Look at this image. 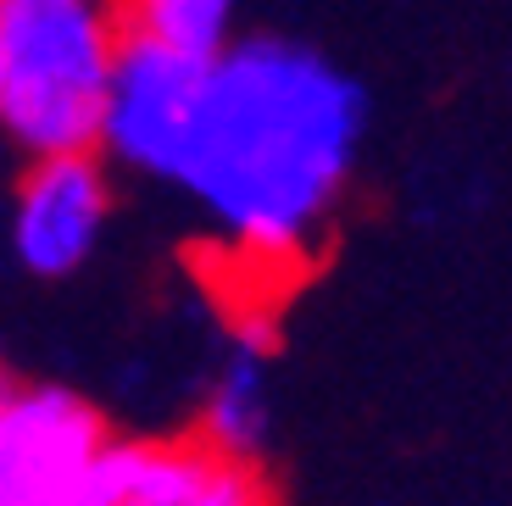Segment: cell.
<instances>
[{"instance_id":"1","label":"cell","mask_w":512,"mask_h":506,"mask_svg":"<svg viewBox=\"0 0 512 506\" xmlns=\"http://www.w3.org/2000/svg\"><path fill=\"white\" fill-rule=\"evenodd\" d=\"M368 95L340 62L284 34H240L206 62L201 117L173 190L229 273L240 323L290 290L334 240L357 178Z\"/></svg>"},{"instance_id":"2","label":"cell","mask_w":512,"mask_h":506,"mask_svg":"<svg viewBox=\"0 0 512 506\" xmlns=\"http://www.w3.org/2000/svg\"><path fill=\"white\" fill-rule=\"evenodd\" d=\"M123 0H0V134L34 156L95 151Z\"/></svg>"},{"instance_id":"3","label":"cell","mask_w":512,"mask_h":506,"mask_svg":"<svg viewBox=\"0 0 512 506\" xmlns=\"http://www.w3.org/2000/svg\"><path fill=\"white\" fill-rule=\"evenodd\" d=\"M201 89L206 62L162 51L151 39H123L112 78H106L95 156L145 184H173L190 151L195 117H201Z\"/></svg>"},{"instance_id":"4","label":"cell","mask_w":512,"mask_h":506,"mask_svg":"<svg viewBox=\"0 0 512 506\" xmlns=\"http://www.w3.org/2000/svg\"><path fill=\"white\" fill-rule=\"evenodd\" d=\"M117 212L112 167L95 151L78 156H34L23 178L12 184L0 223H6V251L12 273L28 279H73L95 262L106 228Z\"/></svg>"},{"instance_id":"5","label":"cell","mask_w":512,"mask_h":506,"mask_svg":"<svg viewBox=\"0 0 512 506\" xmlns=\"http://www.w3.org/2000/svg\"><path fill=\"white\" fill-rule=\"evenodd\" d=\"M112 506H279L262 462L212 445L206 434H112L101 462Z\"/></svg>"},{"instance_id":"6","label":"cell","mask_w":512,"mask_h":506,"mask_svg":"<svg viewBox=\"0 0 512 506\" xmlns=\"http://www.w3.org/2000/svg\"><path fill=\"white\" fill-rule=\"evenodd\" d=\"M195 434L262 462L273 440V340L262 323H240L234 340L218 351V362L206 367Z\"/></svg>"},{"instance_id":"7","label":"cell","mask_w":512,"mask_h":506,"mask_svg":"<svg viewBox=\"0 0 512 506\" xmlns=\"http://www.w3.org/2000/svg\"><path fill=\"white\" fill-rule=\"evenodd\" d=\"M123 34L195 62H218L240 39V0H123Z\"/></svg>"},{"instance_id":"8","label":"cell","mask_w":512,"mask_h":506,"mask_svg":"<svg viewBox=\"0 0 512 506\" xmlns=\"http://www.w3.org/2000/svg\"><path fill=\"white\" fill-rule=\"evenodd\" d=\"M12 395H17V379L0 367V418H6V406H12Z\"/></svg>"},{"instance_id":"9","label":"cell","mask_w":512,"mask_h":506,"mask_svg":"<svg viewBox=\"0 0 512 506\" xmlns=\"http://www.w3.org/2000/svg\"><path fill=\"white\" fill-rule=\"evenodd\" d=\"M12 273V251H6V223H0V279Z\"/></svg>"}]
</instances>
